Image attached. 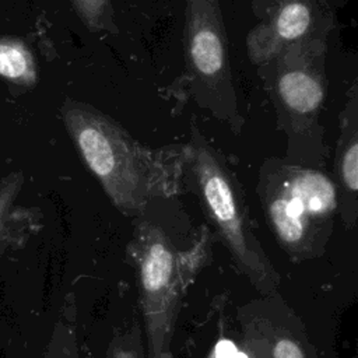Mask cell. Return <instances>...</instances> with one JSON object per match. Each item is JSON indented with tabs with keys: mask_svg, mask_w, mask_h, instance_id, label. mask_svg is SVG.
Returning <instances> with one entry per match:
<instances>
[{
	"mask_svg": "<svg viewBox=\"0 0 358 358\" xmlns=\"http://www.w3.org/2000/svg\"><path fill=\"white\" fill-rule=\"evenodd\" d=\"M186 173H190L200 206L238 268L262 295L277 292L280 277L256 238L249 207L225 157L204 137L197 124L190 129Z\"/></svg>",
	"mask_w": 358,
	"mask_h": 358,
	"instance_id": "5",
	"label": "cell"
},
{
	"mask_svg": "<svg viewBox=\"0 0 358 358\" xmlns=\"http://www.w3.org/2000/svg\"><path fill=\"white\" fill-rule=\"evenodd\" d=\"M60 116L83 164L122 214L140 217L151 203L182 192L187 144L151 148L94 105L71 98Z\"/></svg>",
	"mask_w": 358,
	"mask_h": 358,
	"instance_id": "1",
	"label": "cell"
},
{
	"mask_svg": "<svg viewBox=\"0 0 358 358\" xmlns=\"http://www.w3.org/2000/svg\"><path fill=\"white\" fill-rule=\"evenodd\" d=\"M333 180L338 197V215L347 228L358 218V88L354 84L340 113V133L334 155Z\"/></svg>",
	"mask_w": 358,
	"mask_h": 358,
	"instance_id": "9",
	"label": "cell"
},
{
	"mask_svg": "<svg viewBox=\"0 0 358 358\" xmlns=\"http://www.w3.org/2000/svg\"><path fill=\"white\" fill-rule=\"evenodd\" d=\"M43 358H78L77 334L69 319L56 323Z\"/></svg>",
	"mask_w": 358,
	"mask_h": 358,
	"instance_id": "13",
	"label": "cell"
},
{
	"mask_svg": "<svg viewBox=\"0 0 358 358\" xmlns=\"http://www.w3.org/2000/svg\"><path fill=\"white\" fill-rule=\"evenodd\" d=\"M76 15L90 32L117 34L115 10L110 0H69Z\"/></svg>",
	"mask_w": 358,
	"mask_h": 358,
	"instance_id": "11",
	"label": "cell"
},
{
	"mask_svg": "<svg viewBox=\"0 0 358 358\" xmlns=\"http://www.w3.org/2000/svg\"><path fill=\"white\" fill-rule=\"evenodd\" d=\"M138 218L127 253L138 274L145 358H173L172 338L180 305L207 257L211 236L203 227L192 246L180 249L159 224Z\"/></svg>",
	"mask_w": 358,
	"mask_h": 358,
	"instance_id": "3",
	"label": "cell"
},
{
	"mask_svg": "<svg viewBox=\"0 0 358 358\" xmlns=\"http://www.w3.org/2000/svg\"><path fill=\"white\" fill-rule=\"evenodd\" d=\"M24 185L22 172H10L0 179V228L6 222L13 204Z\"/></svg>",
	"mask_w": 358,
	"mask_h": 358,
	"instance_id": "14",
	"label": "cell"
},
{
	"mask_svg": "<svg viewBox=\"0 0 358 358\" xmlns=\"http://www.w3.org/2000/svg\"><path fill=\"white\" fill-rule=\"evenodd\" d=\"M183 49L190 95L200 108L239 133L245 120L239 110L218 0H186Z\"/></svg>",
	"mask_w": 358,
	"mask_h": 358,
	"instance_id": "6",
	"label": "cell"
},
{
	"mask_svg": "<svg viewBox=\"0 0 358 358\" xmlns=\"http://www.w3.org/2000/svg\"><path fill=\"white\" fill-rule=\"evenodd\" d=\"M256 193L278 245L295 262L323 253L338 214L333 178L319 168L285 158H267L259 169Z\"/></svg>",
	"mask_w": 358,
	"mask_h": 358,
	"instance_id": "2",
	"label": "cell"
},
{
	"mask_svg": "<svg viewBox=\"0 0 358 358\" xmlns=\"http://www.w3.org/2000/svg\"><path fill=\"white\" fill-rule=\"evenodd\" d=\"M0 77L17 90H31L38 81V67L32 50L18 36H0Z\"/></svg>",
	"mask_w": 358,
	"mask_h": 358,
	"instance_id": "10",
	"label": "cell"
},
{
	"mask_svg": "<svg viewBox=\"0 0 358 358\" xmlns=\"http://www.w3.org/2000/svg\"><path fill=\"white\" fill-rule=\"evenodd\" d=\"M106 358H145V347L137 322L112 337Z\"/></svg>",
	"mask_w": 358,
	"mask_h": 358,
	"instance_id": "12",
	"label": "cell"
},
{
	"mask_svg": "<svg viewBox=\"0 0 358 358\" xmlns=\"http://www.w3.org/2000/svg\"><path fill=\"white\" fill-rule=\"evenodd\" d=\"M331 27V14L317 0H274L246 35L248 57L256 67L266 64L294 43L327 38Z\"/></svg>",
	"mask_w": 358,
	"mask_h": 358,
	"instance_id": "8",
	"label": "cell"
},
{
	"mask_svg": "<svg viewBox=\"0 0 358 358\" xmlns=\"http://www.w3.org/2000/svg\"><path fill=\"white\" fill-rule=\"evenodd\" d=\"M238 319L246 358H316L302 322L278 292L245 303Z\"/></svg>",
	"mask_w": 358,
	"mask_h": 358,
	"instance_id": "7",
	"label": "cell"
},
{
	"mask_svg": "<svg viewBox=\"0 0 358 358\" xmlns=\"http://www.w3.org/2000/svg\"><path fill=\"white\" fill-rule=\"evenodd\" d=\"M326 53L327 38H313L256 67L287 137L285 159L319 169H324L329 155L320 123L327 96Z\"/></svg>",
	"mask_w": 358,
	"mask_h": 358,
	"instance_id": "4",
	"label": "cell"
}]
</instances>
